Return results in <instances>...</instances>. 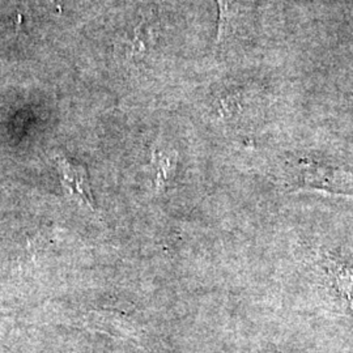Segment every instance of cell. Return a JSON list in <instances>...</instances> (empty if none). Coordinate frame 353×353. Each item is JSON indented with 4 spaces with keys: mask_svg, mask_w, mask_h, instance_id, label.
<instances>
[{
    "mask_svg": "<svg viewBox=\"0 0 353 353\" xmlns=\"http://www.w3.org/2000/svg\"><path fill=\"white\" fill-rule=\"evenodd\" d=\"M57 161L62 174L64 189L67 190L79 202L84 203L90 208H93V202H92L93 199H92L88 178L84 168L68 163L64 157H58Z\"/></svg>",
    "mask_w": 353,
    "mask_h": 353,
    "instance_id": "cell-2",
    "label": "cell"
},
{
    "mask_svg": "<svg viewBox=\"0 0 353 353\" xmlns=\"http://www.w3.org/2000/svg\"><path fill=\"white\" fill-rule=\"evenodd\" d=\"M219 4V26L216 46H224L233 38L252 29L255 20L256 0H216Z\"/></svg>",
    "mask_w": 353,
    "mask_h": 353,
    "instance_id": "cell-1",
    "label": "cell"
},
{
    "mask_svg": "<svg viewBox=\"0 0 353 353\" xmlns=\"http://www.w3.org/2000/svg\"><path fill=\"white\" fill-rule=\"evenodd\" d=\"M153 165H154V172H156V176H154L156 186L161 188L163 185L166 183L168 174H169V172L172 169L170 157L166 156V154H161V153L156 152L153 154Z\"/></svg>",
    "mask_w": 353,
    "mask_h": 353,
    "instance_id": "cell-3",
    "label": "cell"
}]
</instances>
